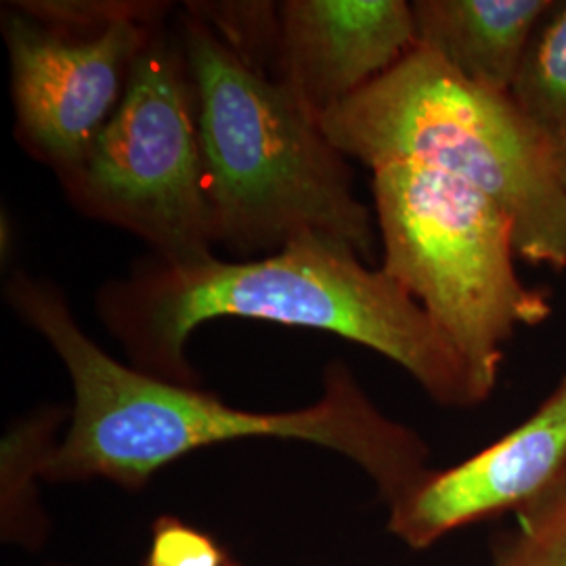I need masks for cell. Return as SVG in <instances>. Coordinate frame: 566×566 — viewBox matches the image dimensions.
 <instances>
[{
  "label": "cell",
  "mask_w": 566,
  "mask_h": 566,
  "mask_svg": "<svg viewBox=\"0 0 566 566\" xmlns=\"http://www.w3.org/2000/svg\"><path fill=\"white\" fill-rule=\"evenodd\" d=\"M329 143L371 170L418 164L500 203L521 261L566 269V187L512 95L464 81L426 49L319 118Z\"/></svg>",
  "instance_id": "cell-4"
},
{
  "label": "cell",
  "mask_w": 566,
  "mask_h": 566,
  "mask_svg": "<svg viewBox=\"0 0 566 566\" xmlns=\"http://www.w3.org/2000/svg\"><path fill=\"white\" fill-rule=\"evenodd\" d=\"M44 566H76V565H60V563H51V565H44Z\"/></svg>",
  "instance_id": "cell-17"
},
{
  "label": "cell",
  "mask_w": 566,
  "mask_h": 566,
  "mask_svg": "<svg viewBox=\"0 0 566 566\" xmlns=\"http://www.w3.org/2000/svg\"><path fill=\"white\" fill-rule=\"evenodd\" d=\"M229 566H240V565H235V563H231V565H229Z\"/></svg>",
  "instance_id": "cell-18"
},
{
  "label": "cell",
  "mask_w": 566,
  "mask_h": 566,
  "mask_svg": "<svg viewBox=\"0 0 566 566\" xmlns=\"http://www.w3.org/2000/svg\"><path fill=\"white\" fill-rule=\"evenodd\" d=\"M60 181L86 217L135 233L160 261L214 256L196 93L181 39L156 30L116 114Z\"/></svg>",
  "instance_id": "cell-6"
},
{
  "label": "cell",
  "mask_w": 566,
  "mask_h": 566,
  "mask_svg": "<svg viewBox=\"0 0 566 566\" xmlns=\"http://www.w3.org/2000/svg\"><path fill=\"white\" fill-rule=\"evenodd\" d=\"M189 15L203 21L248 65L266 74L277 67L280 4L275 2H193ZM269 76V74H266Z\"/></svg>",
  "instance_id": "cell-14"
},
{
  "label": "cell",
  "mask_w": 566,
  "mask_h": 566,
  "mask_svg": "<svg viewBox=\"0 0 566 566\" xmlns=\"http://www.w3.org/2000/svg\"><path fill=\"white\" fill-rule=\"evenodd\" d=\"M72 418L65 405H42L13 420L0 441V542L28 554L42 552L53 533L42 504L61 426Z\"/></svg>",
  "instance_id": "cell-11"
},
{
  "label": "cell",
  "mask_w": 566,
  "mask_h": 566,
  "mask_svg": "<svg viewBox=\"0 0 566 566\" xmlns=\"http://www.w3.org/2000/svg\"><path fill=\"white\" fill-rule=\"evenodd\" d=\"M229 554L217 539L177 516H160L143 566H229Z\"/></svg>",
  "instance_id": "cell-16"
},
{
  "label": "cell",
  "mask_w": 566,
  "mask_h": 566,
  "mask_svg": "<svg viewBox=\"0 0 566 566\" xmlns=\"http://www.w3.org/2000/svg\"><path fill=\"white\" fill-rule=\"evenodd\" d=\"M512 99L546 143L566 187V0H556L539 25Z\"/></svg>",
  "instance_id": "cell-12"
},
{
  "label": "cell",
  "mask_w": 566,
  "mask_h": 566,
  "mask_svg": "<svg viewBox=\"0 0 566 566\" xmlns=\"http://www.w3.org/2000/svg\"><path fill=\"white\" fill-rule=\"evenodd\" d=\"M566 470V376L523 424L447 470L430 468L388 506L386 528L428 549L462 526L518 512Z\"/></svg>",
  "instance_id": "cell-8"
},
{
  "label": "cell",
  "mask_w": 566,
  "mask_h": 566,
  "mask_svg": "<svg viewBox=\"0 0 566 566\" xmlns=\"http://www.w3.org/2000/svg\"><path fill=\"white\" fill-rule=\"evenodd\" d=\"M181 41L217 243L235 256H266L304 233H325L371 259V212L355 198L348 158L319 120L203 21L189 15Z\"/></svg>",
  "instance_id": "cell-3"
},
{
  "label": "cell",
  "mask_w": 566,
  "mask_h": 566,
  "mask_svg": "<svg viewBox=\"0 0 566 566\" xmlns=\"http://www.w3.org/2000/svg\"><path fill=\"white\" fill-rule=\"evenodd\" d=\"M9 7L63 34L97 36L122 21L163 25L170 4L147 0H28Z\"/></svg>",
  "instance_id": "cell-15"
},
{
  "label": "cell",
  "mask_w": 566,
  "mask_h": 566,
  "mask_svg": "<svg viewBox=\"0 0 566 566\" xmlns=\"http://www.w3.org/2000/svg\"><path fill=\"white\" fill-rule=\"evenodd\" d=\"M418 49L411 2H280L277 81L319 120Z\"/></svg>",
  "instance_id": "cell-9"
},
{
  "label": "cell",
  "mask_w": 566,
  "mask_h": 566,
  "mask_svg": "<svg viewBox=\"0 0 566 566\" xmlns=\"http://www.w3.org/2000/svg\"><path fill=\"white\" fill-rule=\"evenodd\" d=\"M103 324L147 376L200 386L189 336L212 319L243 317L322 329L367 346L424 388L434 403H483L468 367L424 308L343 240L304 233L261 259L142 263L97 296Z\"/></svg>",
  "instance_id": "cell-2"
},
{
  "label": "cell",
  "mask_w": 566,
  "mask_h": 566,
  "mask_svg": "<svg viewBox=\"0 0 566 566\" xmlns=\"http://www.w3.org/2000/svg\"><path fill=\"white\" fill-rule=\"evenodd\" d=\"M2 28L18 137L63 177L116 114L135 61L163 25L122 21L97 36H72L11 7Z\"/></svg>",
  "instance_id": "cell-7"
},
{
  "label": "cell",
  "mask_w": 566,
  "mask_h": 566,
  "mask_svg": "<svg viewBox=\"0 0 566 566\" xmlns=\"http://www.w3.org/2000/svg\"><path fill=\"white\" fill-rule=\"evenodd\" d=\"M7 303L65 365L74 407L46 483L105 481L139 491L156 472L203 447L280 439L322 447L359 465L390 506L430 470V447L388 418L343 361L325 365L322 397L290 411H248L200 386L147 376L109 357L74 319L53 282L15 273Z\"/></svg>",
  "instance_id": "cell-1"
},
{
  "label": "cell",
  "mask_w": 566,
  "mask_h": 566,
  "mask_svg": "<svg viewBox=\"0 0 566 566\" xmlns=\"http://www.w3.org/2000/svg\"><path fill=\"white\" fill-rule=\"evenodd\" d=\"M556 0H413L418 46L464 81L512 95Z\"/></svg>",
  "instance_id": "cell-10"
},
{
  "label": "cell",
  "mask_w": 566,
  "mask_h": 566,
  "mask_svg": "<svg viewBox=\"0 0 566 566\" xmlns=\"http://www.w3.org/2000/svg\"><path fill=\"white\" fill-rule=\"evenodd\" d=\"M491 542V566H566V470Z\"/></svg>",
  "instance_id": "cell-13"
},
{
  "label": "cell",
  "mask_w": 566,
  "mask_h": 566,
  "mask_svg": "<svg viewBox=\"0 0 566 566\" xmlns=\"http://www.w3.org/2000/svg\"><path fill=\"white\" fill-rule=\"evenodd\" d=\"M371 172L380 269L424 308L486 401L516 329L552 317L549 292L518 277L514 223L483 191L418 164Z\"/></svg>",
  "instance_id": "cell-5"
}]
</instances>
